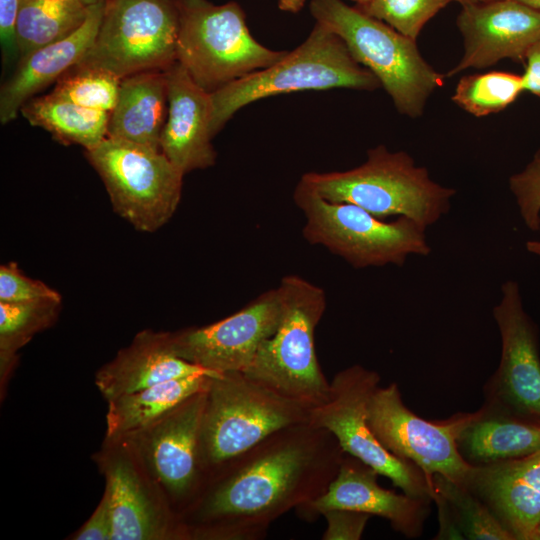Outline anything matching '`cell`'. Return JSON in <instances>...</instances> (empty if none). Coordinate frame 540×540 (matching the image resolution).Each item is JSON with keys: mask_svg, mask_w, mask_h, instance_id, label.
I'll list each match as a JSON object with an SVG mask.
<instances>
[{"mask_svg": "<svg viewBox=\"0 0 540 540\" xmlns=\"http://www.w3.org/2000/svg\"><path fill=\"white\" fill-rule=\"evenodd\" d=\"M345 452L310 422L284 427L203 478L185 523L195 538L261 540L270 525L326 492Z\"/></svg>", "mask_w": 540, "mask_h": 540, "instance_id": "cell-1", "label": "cell"}, {"mask_svg": "<svg viewBox=\"0 0 540 540\" xmlns=\"http://www.w3.org/2000/svg\"><path fill=\"white\" fill-rule=\"evenodd\" d=\"M380 379L376 371L359 364L339 371L330 382L328 399L311 408L309 422L328 430L345 453L389 478L403 493L433 501L432 476L389 452L369 427L368 402Z\"/></svg>", "mask_w": 540, "mask_h": 540, "instance_id": "cell-11", "label": "cell"}, {"mask_svg": "<svg viewBox=\"0 0 540 540\" xmlns=\"http://www.w3.org/2000/svg\"><path fill=\"white\" fill-rule=\"evenodd\" d=\"M520 216L533 232L540 230V149L525 168L509 178Z\"/></svg>", "mask_w": 540, "mask_h": 540, "instance_id": "cell-33", "label": "cell"}, {"mask_svg": "<svg viewBox=\"0 0 540 540\" xmlns=\"http://www.w3.org/2000/svg\"><path fill=\"white\" fill-rule=\"evenodd\" d=\"M196 374L218 373L178 357L169 333L143 331L96 375V385L107 401L165 381Z\"/></svg>", "mask_w": 540, "mask_h": 540, "instance_id": "cell-21", "label": "cell"}, {"mask_svg": "<svg viewBox=\"0 0 540 540\" xmlns=\"http://www.w3.org/2000/svg\"><path fill=\"white\" fill-rule=\"evenodd\" d=\"M199 440L203 478L272 433L309 422L311 408L283 397L241 371L210 378Z\"/></svg>", "mask_w": 540, "mask_h": 540, "instance_id": "cell-6", "label": "cell"}, {"mask_svg": "<svg viewBox=\"0 0 540 540\" xmlns=\"http://www.w3.org/2000/svg\"><path fill=\"white\" fill-rule=\"evenodd\" d=\"M470 417L471 413H457L442 421H427L404 404L396 383L378 386L367 412L370 429L389 452L429 476L441 474L460 485L472 465L461 456L456 440Z\"/></svg>", "mask_w": 540, "mask_h": 540, "instance_id": "cell-12", "label": "cell"}, {"mask_svg": "<svg viewBox=\"0 0 540 540\" xmlns=\"http://www.w3.org/2000/svg\"><path fill=\"white\" fill-rule=\"evenodd\" d=\"M524 91L523 76L490 71L461 77L452 100L475 117L504 110Z\"/></svg>", "mask_w": 540, "mask_h": 540, "instance_id": "cell-28", "label": "cell"}, {"mask_svg": "<svg viewBox=\"0 0 540 540\" xmlns=\"http://www.w3.org/2000/svg\"><path fill=\"white\" fill-rule=\"evenodd\" d=\"M179 12L177 61L208 93L271 66L287 51H276L250 33L237 2L176 0Z\"/></svg>", "mask_w": 540, "mask_h": 540, "instance_id": "cell-8", "label": "cell"}, {"mask_svg": "<svg viewBox=\"0 0 540 540\" xmlns=\"http://www.w3.org/2000/svg\"><path fill=\"white\" fill-rule=\"evenodd\" d=\"M61 299H39L25 302L0 301V351L8 361L38 331L56 318Z\"/></svg>", "mask_w": 540, "mask_h": 540, "instance_id": "cell-30", "label": "cell"}, {"mask_svg": "<svg viewBox=\"0 0 540 540\" xmlns=\"http://www.w3.org/2000/svg\"><path fill=\"white\" fill-rule=\"evenodd\" d=\"M451 1L454 0H371L355 7L417 40L425 24Z\"/></svg>", "mask_w": 540, "mask_h": 540, "instance_id": "cell-32", "label": "cell"}, {"mask_svg": "<svg viewBox=\"0 0 540 540\" xmlns=\"http://www.w3.org/2000/svg\"><path fill=\"white\" fill-rule=\"evenodd\" d=\"M526 68L523 76L524 91L540 98V39L527 53Z\"/></svg>", "mask_w": 540, "mask_h": 540, "instance_id": "cell-39", "label": "cell"}, {"mask_svg": "<svg viewBox=\"0 0 540 540\" xmlns=\"http://www.w3.org/2000/svg\"><path fill=\"white\" fill-rule=\"evenodd\" d=\"M85 156L101 177L114 211L136 230L153 232L174 214L184 174L162 151L106 137Z\"/></svg>", "mask_w": 540, "mask_h": 540, "instance_id": "cell-9", "label": "cell"}, {"mask_svg": "<svg viewBox=\"0 0 540 540\" xmlns=\"http://www.w3.org/2000/svg\"><path fill=\"white\" fill-rule=\"evenodd\" d=\"M457 26L464 53L447 77L490 67L500 60L525 62L540 39V12L516 0H493L462 6Z\"/></svg>", "mask_w": 540, "mask_h": 540, "instance_id": "cell-17", "label": "cell"}, {"mask_svg": "<svg viewBox=\"0 0 540 540\" xmlns=\"http://www.w3.org/2000/svg\"><path fill=\"white\" fill-rule=\"evenodd\" d=\"M433 502L437 506L439 530L434 539H465L449 502L434 490Z\"/></svg>", "mask_w": 540, "mask_h": 540, "instance_id": "cell-38", "label": "cell"}, {"mask_svg": "<svg viewBox=\"0 0 540 540\" xmlns=\"http://www.w3.org/2000/svg\"><path fill=\"white\" fill-rule=\"evenodd\" d=\"M106 475L113 517L112 540L191 537L186 525H175L171 518L156 509L128 460L118 458L113 461Z\"/></svg>", "mask_w": 540, "mask_h": 540, "instance_id": "cell-23", "label": "cell"}, {"mask_svg": "<svg viewBox=\"0 0 540 540\" xmlns=\"http://www.w3.org/2000/svg\"><path fill=\"white\" fill-rule=\"evenodd\" d=\"M20 113L64 145L77 144L91 150L107 137L110 113L79 106L51 93L31 98Z\"/></svg>", "mask_w": 540, "mask_h": 540, "instance_id": "cell-26", "label": "cell"}, {"mask_svg": "<svg viewBox=\"0 0 540 540\" xmlns=\"http://www.w3.org/2000/svg\"><path fill=\"white\" fill-rule=\"evenodd\" d=\"M176 0H106L96 39L78 65L120 78L177 61Z\"/></svg>", "mask_w": 540, "mask_h": 540, "instance_id": "cell-10", "label": "cell"}, {"mask_svg": "<svg viewBox=\"0 0 540 540\" xmlns=\"http://www.w3.org/2000/svg\"><path fill=\"white\" fill-rule=\"evenodd\" d=\"M19 3L20 0H0V38L5 61L19 54L17 43Z\"/></svg>", "mask_w": 540, "mask_h": 540, "instance_id": "cell-37", "label": "cell"}, {"mask_svg": "<svg viewBox=\"0 0 540 540\" xmlns=\"http://www.w3.org/2000/svg\"><path fill=\"white\" fill-rule=\"evenodd\" d=\"M121 79L110 71L77 64L55 82L51 94L88 109L110 113L117 101Z\"/></svg>", "mask_w": 540, "mask_h": 540, "instance_id": "cell-31", "label": "cell"}, {"mask_svg": "<svg viewBox=\"0 0 540 540\" xmlns=\"http://www.w3.org/2000/svg\"><path fill=\"white\" fill-rule=\"evenodd\" d=\"M434 490L450 504L465 539L513 540L490 509L465 486L433 474Z\"/></svg>", "mask_w": 540, "mask_h": 540, "instance_id": "cell-29", "label": "cell"}, {"mask_svg": "<svg viewBox=\"0 0 540 540\" xmlns=\"http://www.w3.org/2000/svg\"><path fill=\"white\" fill-rule=\"evenodd\" d=\"M526 249L533 255L540 257V241L530 240L526 242Z\"/></svg>", "mask_w": 540, "mask_h": 540, "instance_id": "cell-41", "label": "cell"}, {"mask_svg": "<svg viewBox=\"0 0 540 540\" xmlns=\"http://www.w3.org/2000/svg\"><path fill=\"white\" fill-rule=\"evenodd\" d=\"M309 10L378 79L398 112L410 118L423 114L443 77L422 57L416 40L342 0H311Z\"/></svg>", "mask_w": 540, "mask_h": 540, "instance_id": "cell-4", "label": "cell"}, {"mask_svg": "<svg viewBox=\"0 0 540 540\" xmlns=\"http://www.w3.org/2000/svg\"><path fill=\"white\" fill-rule=\"evenodd\" d=\"M167 113L164 71L126 76L121 79L116 104L109 114L107 137L161 151Z\"/></svg>", "mask_w": 540, "mask_h": 540, "instance_id": "cell-22", "label": "cell"}, {"mask_svg": "<svg viewBox=\"0 0 540 540\" xmlns=\"http://www.w3.org/2000/svg\"><path fill=\"white\" fill-rule=\"evenodd\" d=\"M501 339L497 370L486 382L484 406L540 425V353L538 327L523 306L519 284L507 280L493 308Z\"/></svg>", "mask_w": 540, "mask_h": 540, "instance_id": "cell-13", "label": "cell"}, {"mask_svg": "<svg viewBox=\"0 0 540 540\" xmlns=\"http://www.w3.org/2000/svg\"><path fill=\"white\" fill-rule=\"evenodd\" d=\"M215 375L173 379L113 398L108 401L107 438L131 437L145 429L188 397L206 390Z\"/></svg>", "mask_w": 540, "mask_h": 540, "instance_id": "cell-25", "label": "cell"}, {"mask_svg": "<svg viewBox=\"0 0 540 540\" xmlns=\"http://www.w3.org/2000/svg\"><path fill=\"white\" fill-rule=\"evenodd\" d=\"M293 199L304 215V239L354 268L402 266L411 255L431 253L427 228L408 217L385 222L357 205L326 200L301 182Z\"/></svg>", "mask_w": 540, "mask_h": 540, "instance_id": "cell-7", "label": "cell"}, {"mask_svg": "<svg viewBox=\"0 0 540 540\" xmlns=\"http://www.w3.org/2000/svg\"><path fill=\"white\" fill-rule=\"evenodd\" d=\"M378 475L372 467L345 453L326 492L297 507L296 513L310 522L331 509H350L384 518L406 538L421 536L433 501L385 489L378 484Z\"/></svg>", "mask_w": 540, "mask_h": 540, "instance_id": "cell-16", "label": "cell"}, {"mask_svg": "<svg viewBox=\"0 0 540 540\" xmlns=\"http://www.w3.org/2000/svg\"><path fill=\"white\" fill-rule=\"evenodd\" d=\"M206 391L193 394L131 436L139 440L142 454L162 486L176 501H189L188 506L203 482L199 440Z\"/></svg>", "mask_w": 540, "mask_h": 540, "instance_id": "cell-15", "label": "cell"}, {"mask_svg": "<svg viewBox=\"0 0 540 540\" xmlns=\"http://www.w3.org/2000/svg\"><path fill=\"white\" fill-rule=\"evenodd\" d=\"M327 528L323 540H359L371 515L350 509H331L322 515Z\"/></svg>", "mask_w": 540, "mask_h": 540, "instance_id": "cell-35", "label": "cell"}, {"mask_svg": "<svg viewBox=\"0 0 540 540\" xmlns=\"http://www.w3.org/2000/svg\"><path fill=\"white\" fill-rule=\"evenodd\" d=\"M516 1L540 12V0H516Z\"/></svg>", "mask_w": 540, "mask_h": 540, "instance_id": "cell-42", "label": "cell"}, {"mask_svg": "<svg viewBox=\"0 0 540 540\" xmlns=\"http://www.w3.org/2000/svg\"><path fill=\"white\" fill-rule=\"evenodd\" d=\"M379 87L378 79L353 58L342 39L315 23L307 38L280 60L210 93V131L214 137L237 111L266 97L333 88L374 91Z\"/></svg>", "mask_w": 540, "mask_h": 540, "instance_id": "cell-3", "label": "cell"}, {"mask_svg": "<svg viewBox=\"0 0 540 540\" xmlns=\"http://www.w3.org/2000/svg\"><path fill=\"white\" fill-rule=\"evenodd\" d=\"M463 486L490 509L513 540H533L540 525V450L472 465Z\"/></svg>", "mask_w": 540, "mask_h": 540, "instance_id": "cell-18", "label": "cell"}, {"mask_svg": "<svg viewBox=\"0 0 540 540\" xmlns=\"http://www.w3.org/2000/svg\"><path fill=\"white\" fill-rule=\"evenodd\" d=\"M533 540H540V525L534 534Z\"/></svg>", "mask_w": 540, "mask_h": 540, "instance_id": "cell-46", "label": "cell"}, {"mask_svg": "<svg viewBox=\"0 0 540 540\" xmlns=\"http://www.w3.org/2000/svg\"><path fill=\"white\" fill-rule=\"evenodd\" d=\"M79 1H81L83 4L87 6H91L100 2H105L106 0H79Z\"/></svg>", "mask_w": 540, "mask_h": 540, "instance_id": "cell-44", "label": "cell"}, {"mask_svg": "<svg viewBox=\"0 0 540 540\" xmlns=\"http://www.w3.org/2000/svg\"><path fill=\"white\" fill-rule=\"evenodd\" d=\"M355 3V6H362L369 3L371 0H351Z\"/></svg>", "mask_w": 540, "mask_h": 540, "instance_id": "cell-45", "label": "cell"}, {"mask_svg": "<svg viewBox=\"0 0 540 540\" xmlns=\"http://www.w3.org/2000/svg\"><path fill=\"white\" fill-rule=\"evenodd\" d=\"M48 298L61 299V295L45 283L23 274L15 262L0 267V301L25 302Z\"/></svg>", "mask_w": 540, "mask_h": 540, "instance_id": "cell-34", "label": "cell"}, {"mask_svg": "<svg viewBox=\"0 0 540 540\" xmlns=\"http://www.w3.org/2000/svg\"><path fill=\"white\" fill-rule=\"evenodd\" d=\"M277 4L282 11L297 13L303 8L305 0H277Z\"/></svg>", "mask_w": 540, "mask_h": 540, "instance_id": "cell-40", "label": "cell"}, {"mask_svg": "<svg viewBox=\"0 0 540 540\" xmlns=\"http://www.w3.org/2000/svg\"><path fill=\"white\" fill-rule=\"evenodd\" d=\"M299 182L326 200L357 205L380 219L408 217L426 228L449 212L456 194L432 180L408 153L384 145L369 149L355 168L307 172Z\"/></svg>", "mask_w": 540, "mask_h": 540, "instance_id": "cell-2", "label": "cell"}, {"mask_svg": "<svg viewBox=\"0 0 540 540\" xmlns=\"http://www.w3.org/2000/svg\"><path fill=\"white\" fill-rule=\"evenodd\" d=\"M89 8L79 0H20L19 60L72 34L86 20Z\"/></svg>", "mask_w": 540, "mask_h": 540, "instance_id": "cell-27", "label": "cell"}, {"mask_svg": "<svg viewBox=\"0 0 540 540\" xmlns=\"http://www.w3.org/2000/svg\"><path fill=\"white\" fill-rule=\"evenodd\" d=\"M113 534V517L110 494L105 489L104 495L81 530L77 533L78 540H111Z\"/></svg>", "mask_w": 540, "mask_h": 540, "instance_id": "cell-36", "label": "cell"}, {"mask_svg": "<svg viewBox=\"0 0 540 540\" xmlns=\"http://www.w3.org/2000/svg\"><path fill=\"white\" fill-rule=\"evenodd\" d=\"M277 288L283 301L281 322L260 344L243 373L275 393L313 408L324 403L330 392L314 346L315 329L327 307L326 294L297 275L283 277Z\"/></svg>", "mask_w": 540, "mask_h": 540, "instance_id": "cell-5", "label": "cell"}, {"mask_svg": "<svg viewBox=\"0 0 540 540\" xmlns=\"http://www.w3.org/2000/svg\"><path fill=\"white\" fill-rule=\"evenodd\" d=\"M105 2L91 5L86 20L72 34L19 60L15 72L0 90L2 124L15 119L28 100L81 61L96 39Z\"/></svg>", "mask_w": 540, "mask_h": 540, "instance_id": "cell-20", "label": "cell"}, {"mask_svg": "<svg viewBox=\"0 0 540 540\" xmlns=\"http://www.w3.org/2000/svg\"><path fill=\"white\" fill-rule=\"evenodd\" d=\"M456 441L470 465L520 458L540 450V425L482 405L471 413Z\"/></svg>", "mask_w": 540, "mask_h": 540, "instance_id": "cell-24", "label": "cell"}, {"mask_svg": "<svg viewBox=\"0 0 540 540\" xmlns=\"http://www.w3.org/2000/svg\"><path fill=\"white\" fill-rule=\"evenodd\" d=\"M282 314L276 287L218 322L169 333V339L174 353L190 363L215 373L243 372L260 344L275 333Z\"/></svg>", "mask_w": 540, "mask_h": 540, "instance_id": "cell-14", "label": "cell"}, {"mask_svg": "<svg viewBox=\"0 0 540 540\" xmlns=\"http://www.w3.org/2000/svg\"><path fill=\"white\" fill-rule=\"evenodd\" d=\"M454 1H457L462 6H464V5H471V4H479V3L490 2V1H493V0H454Z\"/></svg>", "mask_w": 540, "mask_h": 540, "instance_id": "cell-43", "label": "cell"}, {"mask_svg": "<svg viewBox=\"0 0 540 540\" xmlns=\"http://www.w3.org/2000/svg\"><path fill=\"white\" fill-rule=\"evenodd\" d=\"M165 72L168 113L161 136V151L185 175L215 164L210 131V93L195 83L176 61Z\"/></svg>", "mask_w": 540, "mask_h": 540, "instance_id": "cell-19", "label": "cell"}]
</instances>
